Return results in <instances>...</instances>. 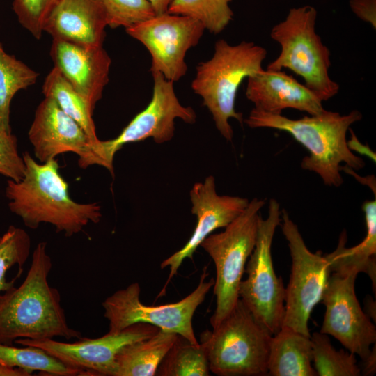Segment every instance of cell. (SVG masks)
Instances as JSON below:
<instances>
[{"instance_id":"6da1fadb","label":"cell","mask_w":376,"mask_h":376,"mask_svg":"<svg viewBox=\"0 0 376 376\" xmlns=\"http://www.w3.org/2000/svg\"><path fill=\"white\" fill-rule=\"evenodd\" d=\"M52 267L47 243L40 242L33 251L23 282L19 287L13 285L0 293V343L13 345L19 338L41 340L82 337L79 331L69 327L60 292L49 284Z\"/></svg>"},{"instance_id":"7a4b0ae2","label":"cell","mask_w":376,"mask_h":376,"mask_svg":"<svg viewBox=\"0 0 376 376\" xmlns=\"http://www.w3.org/2000/svg\"><path fill=\"white\" fill-rule=\"evenodd\" d=\"M22 157L24 177L18 182L8 180L6 196L10 210L26 227L36 229L42 223L50 224L57 233L71 237L90 222L100 221V205L79 203L70 196L68 184L60 174L56 159L38 163L28 152Z\"/></svg>"},{"instance_id":"3957f363","label":"cell","mask_w":376,"mask_h":376,"mask_svg":"<svg viewBox=\"0 0 376 376\" xmlns=\"http://www.w3.org/2000/svg\"><path fill=\"white\" fill-rule=\"evenodd\" d=\"M362 117L356 109L343 115L324 109L317 115L291 119L253 108L244 123L251 128H271L290 134L309 151L301 167L319 175L324 185L338 187L343 182L341 163L353 170L365 166L362 158L349 149L346 138L351 125Z\"/></svg>"},{"instance_id":"277c9868","label":"cell","mask_w":376,"mask_h":376,"mask_svg":"<svg viewBox=\"0 0 376 376\" xmlns=\"http://www.w3.org/2000/svg\"><path fill=\"white\" fill-rule=\"evenodd\" d=\"M267 55L265 48L253 42L230 45L219 39L214 44L212 58L196 66L191 87L201 97L216 128L228 141L233 137L229 120L234 118L242 125L244 123L242 113L235 109L238 89L245 79L263 69Z\"/></svg>"},{"instance_id":"5b68a950","label":"cell","mask_w":376,"mask_h":376,"mask_svg":"<svg viewBox=\"0 0 376 376\" xmlns=\"http://www.w3.org/2000/svg\"><path fill=\"white\" fill-rule=\"evenodd\" d=\"M317 15L311 6L292 8L272 27L270 38L280 45L281 52L267 69L290 70L324 102L334 97L340 86L329 75L331 52L315 31Z\"/></svg>"},{"instance_id":"8992f818","label":"cell","mask_w":376,"mask_h":376,"mask_svg":"<svg viewBox=\"0 0 376 376\" xmlns=\"http://www.w3.org/2000/svg\"><path fill=\"white\" fill-rule=\"evenodd\" d=\"M272 337L239 299L216 328L201 334L199 343L214 374L260 376L267 375Z\"/></svg>"},{"instance_id":"52a82bcc","label":"cell","mask_w":376,"mask_h":376,"mask_svg":"<svg viewBox=\"0 0 376 376\" xmlns=\"http://www.w3.org/2000/svg\"><path fill=\"white\" fill-rule=\"evenodd\" d=\"M265 204L264 199L253 198L224 231L210 234L200 245L211 257L216 269L213 285L216 308L210 318L212 329L231 312L240 299V283L255 247L260 210Z\"/></svg>"},{"instance_id":"ba28073f","label":"cell","mask_w":376,"mask_h":376,"mask_svg":"<svg viewBox=\"0 0 376 376\" xmlns=\"http://www.w3.org/2000/svg\"><path fill=\"white\" fill-rule=\"evenodd\" d=\"M281 221L278 201H269L267 217L259 219L255 247L245 268L247 277L239 286V297L256 321L272 336L283 326L285 288L274 272L271 248L275 230Z\"/></svg>"},{"instance_id":"9c48e42d","label":"cell","mask_w":376,"mask_h":376,"mask_svg":"<svg viewBox=\"0 0 376 376\" xmlns=\"http://www.w3.org/2000/svg\"><path fill=\"white\" fill-rule=\"evenodd\" d=\"M208 274L204 267L197 287L184 299L175 303L146 306L140 300L138 283L130 284L108 297L103 302L104 316L109 321V333H118L136 323H147L159 329L180 335L195 345L198 341L192 326L196 308L214 285V279L206 281Z\"/></svg>"},{"instance_id":"30bf717a","label":"cell","mask_w":376,"mask_h":376,"mask_svg":"<svg viewBox=\"0 0 376 376\" xmlns=\"http://www.w3.org/2000/svg\"><path fill=\"white\" fill-rule=\"evenodd\" d=\"M282 232L292 258L289 283L285 288L283 327L311 336L310 315L322 297L331 274L329 263L320 251L312 253L288 212L281 210Z\"/></svg>"},{"instance_id":"8fae6325","label":"cell","mask_w":376,"mask_h":376,"mask_svg":"<svg viewBox=\"0 0 376 376\" xmlns=\"http://www.w3.org/2000/svg\"><path fill=\"white\" fill-rule=\"evenodd\" d=\"M153 78L152 98L147 107L137 113L115 139L101 141L102 166L113 173L116 153L125 144L152 138L156 143L172 139L174 121L176 118L193 124L196 114L191 107L179 102L174 91L173 82L166 79L157 71L151 72Z\"/></svg>"},{"instance_id":"7c38bea8","label":"cell","mask_w":376,"mask_h":376,"mask_svg":"<svg viewBox=\"0 0 376 376\" xmlns=\"http://www.w3.org/2000/svg\"><path fill=\"white\" fill-rule=\"evenodd\" d=\"M205 30L195 18L167 12L125 29L129 36L150 52V71L159 72L173 83L185 75V55L198 44Z\"/></svg>"},{"instance_id":"4fadbf2b","label":"cell","mask_w":376,"mask_h":376,"mask_svg":"<svg viewBox=\"0 0 376 376\" xmlns=\"http://www.w3.org/2000/svg\"><path fill=\"white\" fill-rule=\"evenodd\" d=\"M331 273L321 299L326 311L320 332L332 336L364 360L376 342V328L356 297L359 272L340 269Z\"/></svg>"},{"instance_id":"5bb4252c","label":"cell","mask_w":376,"mask_h":376,"mask_svg":"<svg viewBox=\"0 0 376 376\" xmlns=\"http://www.w3.org/2000/svg\"><path fill=\"white\" fill-rule=\"evenodd\" d=\"M159 329L147 323H136L118 333L107 332L97 338H81L73 343L54 339L19 338L15 343L42 349L79 375L115 376L116 355L129 343L146 339Z\"/></svg>"},{"instance_id":"9a60e30c","label":"cell","mask_w":376,"mask_h":376,"mask_svg":"<svg viewBox=\"0 0 376 376\" xmlns=\"http://www.w3.org/2000/svg\"><path fill=\"white\" fill-rule=\"evenodd\" d=\"M35 157L44 163L71 152L79 167L93 165L94 147L83 129L52 98L45 97L36 109L29 130Z\"/></svg>"},{"instance_id":"2e32d148","label":"cell","mask_w":376,"mask_h":376,"mask_svg":"<svg viewBox=\"0 0 376 376\" xmlns=\"http://www.w3.org/2000/svg\"><path fill=\"white\" fill-rule=\"evenodd\" d=\"M189 194L191 212L197 219L196 226L185 246L161 263L162 269L167 267L170 269L163 292L177 274L183 260L193 259V255L201 242L215 230L227 226L249 203L246 198L219 195L212 175L207 176L203 182L195 183Z\"/></svg>"},{"instance_id":"e0dca14e","label":"cell","mask_w":376,"mask_h":376,"mask_svg":"<svg viewBox=\"0 0 376 376\" xmlns=\"http://www.w3.org/2000/svg\"><path fill=\"white\" fill-rule=\"evenodd\" d=\"M50 56L56 68L94 109L109 82L111 60L102 47H86L53 39Z\"/></svg>"},{"instance_id":"ac0fdd59","label":"cell","mask_w":376,"mask_h":376,"mask_svg":"<svg viewBox=\"0 0 376 376\" xmlns=\"http://www.w3.org/2000/svg\"><path fill=\"white\" fill-rule=\"evenodd\" d=\"M246 79V97L260 111L281 114L292 109L313 116L324 110L313 92L283 70L263 68Z\"/></svg>"},{"instance_id":"d6986e66","label":"cell","mask_w":376,"mask_h":376,"mask_svg":"<svg viewBox=\"0 0 376 376\" xmlns=\"http://www.w3.org/2000/svg\"><path fill=\"white\" fill-rule=\"evenodd\" d=\"M107 26L101 0H60L49 15L43 31L86 47H102Z\"/></svg>"},{"instance_id":"ffe728a7","label":"cell","mask_w":376,"mask_h":376,"mask_svg":"<svg viewBox=\"0 0 376 376\" xmlns=\"http://www.w3.org/2000/svg\"><path fill=\"white\" fill-rule=\"evenodd\" d=\"M311 336L283 327L272 336L267 361L272 376H315Z\"/></svg>"},{"instance_id":"44dd1931","label":"cell","mask_w":376,"mask_h":376,"mask_svg":"<svg viewBox=\"0 0 376 376\" xmlns=\"http://www.w3.org/2000/svg\"><path fill=\"white\" fill-rule=\"evenodd\" d=\"M376 198L366 201L361 208L365 214L366 235L361 243L351 248L345 246L346 233L340 236L336 249L326 255L331 272L355 269L367 274L370 278L374 292L376 286Z\"/></svg>"},{"instance_id":"7402d4cb","label":"cell","mask_w":376,"mask_h":376,"mask_svg":"<svg viewBox=\"0 0 376 376\" xmlns=\"http://www.w3.org/2000/svg\"><path fill=\"white\" fill-rule=\"evenodd\" d=\"M178 335L159 329L150 338L122 347L115 358V376L155 375Z\"/></svg>"},{"instance_id":"603a6c76","label":"cell","mask_w":376,"mask_h":376,"mask_svg":"<svg viewBox=\"0 0 376 376\" xmlns=\"http://www.w3.org/2000/svg\"><path fill=\"white\" fill-rule=\"evenodd\" d=\"M42 90L45 97L53 99L83 129L94 147L93 165H98L101 141L93 119L94 109L54 67L46 76Z\"/></svg>"},{"instance_id":"cb8c5ba5","label":"cell","mask_w":376,"mask_h":376,"mask_svg":"<svg viewBox=\"0 0 376 376\" xmlns=\"http://www.w3.org/2000/svg\"><path fill=\"white\" fill-rule=\"evenodd\" d=\"M38 74L14 56L7 54L0 42V126L11 132L10 102L20 90L33 85Z\"/></svg>"},{"instance_id":"d4e9b609","label":"cell","mask_w":376,"mask_h":376,"mask_svg":"<svg viewBox=\"0 0 376 376\" xmlns=\"http://www.w3.org/2000/svg\"><path fill=\"white\" fill-rule=\"evenodd\" d=\"M209 373L207 359L201 345H193L178 335L160 363L155 375L207 376Z\"/></svg>"},{"instance_id":"484cf974","label":"cell","mask_w":376,"mask_h":376,"mask_svg":"<svg viewBox=\"0 0 376 376\" xmlns=\"http://www.w3.org/2000/svg\"><path fill=\"white\" fill-rule=\"evenodd\" d=\"M0 364L22 368L31 375L34 370L47 375H79L78 371L65 366L42 349L33 346L17 347L0 343Z\"/></svg>"},{"instance_id":"4316f807","label":"cell","mask_w":376,"mask_h":376,"mask_svg":"<svg viewBox=\"0 0 376 376\" xmlns=\"http://www.w3.org/2000/svg\"><path fill=\"white\" fill-rule=\"evenodd\" d=\"M233 0H171L167 13L191 17L201 22L205 30L222 32L233 20L230 3Z\"/></svg>"},{"instance_id":"83f0119b","label":"cell","mask_w":376,"mask_h":376,"mask_svg":"<svg viewBox=\"0 0 376 376\" xmlns=\"http://www.w3.org/2000/svg\"><path fill=\"white\" fill-rule=\"evenodd\" d=\"M312 361L317 375L358 376L361 369L357 365L355 354L336 350L331 345L327 334L315 332L311 336Z\"/></svg>"},{"instance_id":"f1b7e54d","label":"cell","mask_w":376,"mask_h":376,"mask_svg":"<svg viewBox=\"0 0 376 376\" xmlns=\"http://www.w3.org/2000/svg\"><path fill=\"white\" fill-rule=\"evenodd\" d=\"M31 246L30 236L21 228L10 226L0 235V293L13 287L18 278L16 276L10 281L6 280V274L10 269L17 265V276H20L23 265L29 257Z\"/></svg>"},{"instance_id":"f546056e","label":"cell","mask_w":376,"mask_h":376,"mask_svg":"<svg viewBox=\"0 0 376 376\" xmlns=\"http://www.w3.org/2000/svg\"><path fill=\"white\" fill-rule=\"evenodd\" d=\"M107 26L125 29L144 22L156 14L148 0H101Z\"/></svg>"},{"instance_id":"4dcf8cb0","label":"cell","mask_w":376,"mask_h":376,"mask_svg":"<svg viewBox=\"0 0 376 376\" xmlns=\"http://www.w3.org/2000/svg\"><path fill=\"white\" fill-rule=\"evenodd\" d=\"M60 0H13L20 24L36 39L42 36L45 22Z\"/></svg>"},{"instance_id":"1f68e13d","label":"cell","mask_w":376,"mask_h":376,"mask_svg":"<svg viewBox=\"0 0 376 376\" xmlns=\"http://www.w3.org/2000/svg\"><path fill=\"white\" fill-rule=\"evenodd\" d=\"M25 164L17 150V138L0 126V174L15 182L24 175Z\"/></svg>"},{"instance_id":"d6a6232c","label":"cell","mask_w":376,"mask_h":376,"mask_svg":"<svg viewBox=\"0 0 376 376\" xmlns=\"http://www.w3.org/2000/svg\"><path fill=\"white\" fill-rule=\"evenodd\" d=\"M349 6L359 19L376 29V0H350Z\"/></svg>"},{"instance_id":"836d02e7","label":"cell","mask_w":376,"mask_h":376,"mask_svg":"<svg viewBox=\"0 0 376 376\" xmlns=\"http://www.w3.org/2000/svg\"><path fill=\"white\" fill-rule=\"evenodd\" d=\"M351 137L347 141V144L351 151H354L361 155H364L370 159L374 163L376 162V154L370 148L368 144L362 143L354 132L353 130L350 128Z\"/></svg>"},{"instance_id":"e575fe53","label":"cell","mask_w":376,"mask_h":376,"mask_svg":"<svg viewBox=\"0 0 376 376\" xmlns=\"http://www.w3.org/2000/svg\"><path fill=\"white\" fill-rule=\"evenodd\" d=\"M375 345L372 351H370V354L364 359L363 361V373L365 375H373L375 373L376 370V355H375Z\"/></svg>"},{"instance_id":"d590c367","label":"cell","mask_w":376,"mask_h":376,"mask_svg":"<svg viewBox=\"0 0 376 376\" xmlns=\"http://www.w3.org/2000/svg\"><path fill=\"white\" fill-rule=\"evenodd\" d=\"M152 4L156 15L166 13L171 0H148Z\"/></svg>"}]
</instances>
